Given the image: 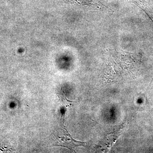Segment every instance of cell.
Listing matches in <instances>:
<instances>
[{
	"mask_svg": "<svg viewBox=\"0 0 153 153\" xmlns=\"http://www.w3.org/2000/svg\"><path fill=\"white\" fill-rule=\"evenodd\" d=\"M142 9L153 22V7L144 0H127Z\"/></svg>",
	"mask_w": 153,
	"mask_h": 153,
	"instance_id": "obj_1",
	"label": "cell"
},
{
	"mask_svg": "<svg viewBox=\"0 0 153 153\" xmlns=\"http://www.w3.org/2000/svg\"><path fill=\"white\" fill-rule=\"evenodd\" d=\"M153 80V78L152 80V82H151V83H152V81Z\"/></svg>",
	"mask_w": 153,
	"mask_h": 153,
	"instance_id": "obj_2",
	"label": "cell"
}]
</instances>
